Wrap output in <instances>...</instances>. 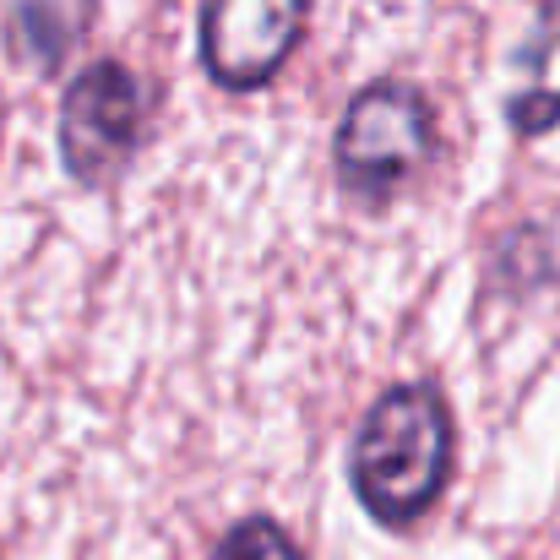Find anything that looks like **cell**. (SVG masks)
<instances>
[{"instance_id":"cell-3","label":"cell","mask_w":560,"mask_h":560,"mask_svg":"<svg viewBox=\"0 0 560 560\" xmlns=\"http://www.w3.org/2000/svg\"><path fill=\"white\" fill-rule=\"evenodd\" d=\"M142 82L120 60H93L60 98V159L71 180H115L142 142Z\"/></svg>"},{"instance_id":"cell-5","label":"cell","mask_w":560,"mask_h":560,"mask_svg":"<svg viewBox=\"0 0 560 560\" xmlns=\"http://www.w3.org/2000/svg\"><path fill=\"white\" fill-rule=\"evenodd\" d=\"M517 66H523V82L506 98V120L517 137H545L560 126V0L539 5Z\"/></svg>"},{"instance_id":"cell-1","label":"cell","mask_w":560,"mask_h":560,"mask_svg":"<svg viewBox=\"0 0 560 560\" xmlns=\"http://www.w3.org/2000/svg\"><path fill=\"white\" fill-rule=\"evenodd\" d=\"M354 495L386 528L419 523L452 479V408L430 381L381 392L349 452Z\"/></svg>"},{"instance_id":"cell-6","label":"cell","mask_w":560,"mask_h":560,"mask_svg":"<svg viewBox=\"0 0 560 560\" xmlns=\"http://www.w3.org/2000/svg\"><path fill=\"white\" fill-rule=\"evenodd\" d=\"M212 560H305L294 550V539L272 523V517H245L223 534V545L212 550Z\"/></svg>"},{"instance_id":"cell-4","label":"cell","mask_w":560,"mask_h":560,"mask_svg":"<svg viewBox=\"0 0 560 560\" xmlns=\"http://www.w3.org/2000/svg\"><path fill=\"white\" fill-rule=\"evenodd\" d=\"M311 0H207L201 5V66L218 88H267L305 38Z\"/></svg>"},{"instance_id":"cell-2","label":"cell","mask_w":560,"mask_h":560,"mask_svg":"<svg viewBox=\"0 0 560 560\" xmlns=\"http://www.w3.org/2000/svg\"><path fill=\"white\" fill-rule=\"evenodd\" d=\"M338 180L349 196L381 207L435 159V109L413 82L381 77L354 93L338 126Z\"/></svg>"}]
</instances>
